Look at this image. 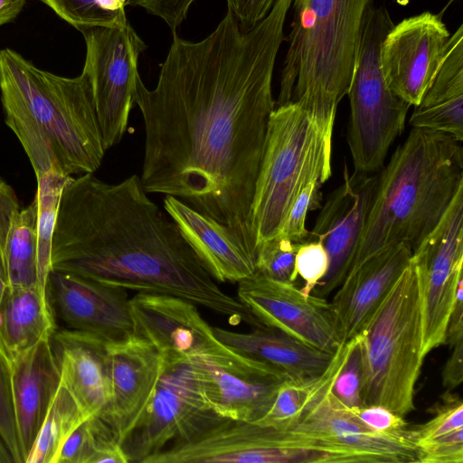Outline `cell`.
Returning a JSON list of instances; mask_svg holds the SVG:
<instances>
[{"label": "cell", "mask_w": 463, "mask_h": 463, "mask_svg": "<svg viewBox=\"0 0 463 463\" xmlns=\"http://www.w3.org/2000/svg\"><path fill=\"white\" fill-rule=\"evenodd\" d=\"M52 342L60 365L61 383L88 417L100 415L110 399L108 343L66 328H56Z\"/></svg>", "instance_id": "cb8c5ba5"}, {"label": "cell", "mask_w": 463, "mask_h": 463, "mask_svg": "<svg viewBox=\"0 0 463 463\" xmlns=\"http://www.w3.org/2000/svg\"><path fill=\"white\" fill-rule=\"evenodd\" d=\"M309 451L289 446L277 429L219 414L169 444L147 463H311Z\"/></svg>", "instance_id": "4fadbf2b"}, {"label": "cell", "mask_w": 463, "mask_h": 463, "mask_svg": "<svg viewBox=\"0 0 463 463\" xmlns=\"http://www.w3.org/2000/svg\"><path fill=\"white\" fill-rule=\"evenodd\" d=\"M411 441L421 463L463 462V402L449 394L435 416L415 430Z\"/></svg>", "instance_id": "83f0119b"}, {"label": "cell", "mask_w": 463, "mask_h": 463, "mask_svg": "<svg viewBox=\"0 0 463 463\" xmlns=\"http://www.w3.org/2000/svg\"><path fill=\"white\" fill-rule=\"evenodd\" d=\"M69 177L55 169L36 176L38 278L39 284L44 290L51 271L52 241L60 198Z\"/></svg>", "instance_id": "4dcf8cb0"}, {"label": "cell", "mask_w": 463, "mask_h": 463, "mask_svg": "<svg viewBox=\"0 0 463 463\" xmlns=\"http://www.w3.org/2000/svg\"><path fill=\"white\" fill-rule=\"evenodd\" d=\"M410 117L412 128L449 134L463 140V25L448 42L444 59Z\"/></svg>", "instance_id": "484cf974"}, {"label": "cell", "mask_w": 463, "mask_h": 463, "mask_svg": "<svg viewBox=\"0 0 463 463\" xmlns=\"http://www.w3.org/2000/svg\"><path fill=\"white\" fill-rule=\"evenodd\" d=\"M47 297L54 315L66 329L117 344L135 335L128 292L80 275L50 271Z\"/></svg>", "instance_id": "e0dca14e"}, {"label": "cell", "mask_w": 463, "mask_h": 463, "mask_svg": "<svg viewBox=\"0 0 463 463\" xmlns=\"http://www.w3.org/2000/svg\"><path fill=\"white\" fill-rule=\"evenodd\" d=\"M412 250L405 244L386 247L349 269L331 305L342 343L359 335L403 270Z\"/></svg>", "instance_id": "44dd1931"}, {"label": "cell", "mask_w": 463, "mask_h": 463, "mask_svg": "<svg viewBox=\"0 0 463 463\" xmlns=\"http://www.w3.org/2000/svg\"><path fill=\"white\" fill-rule=\"evenodd\" d=\"M56 328L45 290L8 286L0 307V346L10 361L52 337Z\"/></svg>", "instance_id": "4316f807"}, {"label": "cell", "mask_w": 463, "mask_h": 463, "mask_svg": "<svg viewBox=\"0 0 463 463\" xmlns=\"http://www.w3.org/2000/svg\"><path fill=\"white\" fill-rule=\"evenodd\" d=\"M0 463H14L1 437H0Z\"/></svg>", "instance_id": "681fc988"}, {"label": "cell", "mask_w": 463, "mask_h": 463, "mask_svg": "<svg viewBox=\"0 0 463 463\" xmlns=\"http://www.w3.org/2000/svg\"><path fill=\"white\" fill-rule=\"evenodd\" d=\"M373 5V0H292L275 108L296 102L333 136L336 109L347 95Z\"/></svg>", "instance_id": "5b68a950"}, {"label": "cell", "mask_w": 463, "mask_h": 463, "mask_svg": "<svg viewBox=\"0 0 463 463\" xmlns=\"http://www.w3.org/2000/svg\"><path fill=\"white\" fill-rule=\"evenodd\" d=\"M5 121L23 146L35 175L55 169L90 174L105 156L87 75L67 78L36 67L17 52L0 50Z\"/></svg>", "instance_id": "3957f363"}, {"label": "cell", "mask_w": 463, "mask_h": 463, "mask_svg": "<svg viewBox=\"0 0 463 463\" xmlns=\"http://www.w3.org/2000/svg\"><path fill=\"white\" fill-rule=\"evenodd\" d=\"M10 366L15 427L21 456L25 463L61 384V370L52 337L13 358Z\"/></svg>", "instance_id": "7402d4cb"}, {"label": "cell", "mask_w": 463, "mask_h": 463, "mask_svg": "<svg viewBox=\"0 0 463 463\" xmlns=\"http://www.w3.org/2000/svg\"><path fill=\"white\" fill-rule=\"evenodd\" d=\"M460 143L443 132L411 128L378 172L372 205L350 268L392 245L402 243L413 251L436 227L463 187Z\"/></svg>", "instance_id": "277c9868"}, {"label": "cell", "mask_w": 463, "mask_h": 463, "mask_svg": "<svg viewBox=\"0 0 463 463\" xmlns=\"http://www.w3.org/2000/svg\"><path fill=\"white\" fill-rule=\"evenodd\" d=\"M213 329L217 339L231 350L273 366L297 383L320 377L335 355L264 325L246 333L217 326Z\"/></svg>", "instance_id": "d4e9b609"}, {"label": "cell", "mask_w": 463, "mask_h": 463, "mask_svg": "<svg viewBox=\"0 0 463 463\" xmlns=\"http://www.w3.org/2000/svg\"><path fill=\"white\" fill-rule=\"evenodd\" d=\"M315 380L297 383L284 381L278 389L268 412L256 423L277 430H285L304 406Z\"/></svg>", "instance_id": "836d02e7"}, {"label": "cell", "mask_w": 463, "mask_h": 463, "mask_svg": "<svg viewBox=\"0 0 463 463\" xmlns=\"http://www.w3.org/2000/svg\"><path fill=\"white\" fill-rule=\"evenodd\" d=\"M20 205L14 189L0 177V276L7 282L5 248L14 215Z\"/></svg>", "instance_id": "b9f144b4"}, {"label": "cell", "mask_w": 463, "mask_h": 463, "mask_svg": "<svg viewBox=\"0 0 463 463\" xmlns=\"http://www.w3.org/2000/svg\"><path fill=\"white\" fill-rule=\"evenodd\" d=\"M349 409L361 423L373 431L401 435L409 430L404 418L385 407L367 405Z\"/></svg>", "instance_id": "ab89813d"}, {"label": "cell", "mask_w": 463, "mask_h": 463, "mask_svg": "<svg viewBox=\"0 0 463 463\" xmlns=\"http://www.w3.org/2000/svg\"><path fill=\"white\" fill-rule=\"evenodd\" d=\"M393 24L384 6L373 5L369 9L347 92V143L354 171L363 174L382 169L391 145L404 129L411 106L389 89L381 68L380 46Z\"/></svg>", "instance_id": "ba28073f"}, {"label": "cell", "mask_w": 463, "mask_h": 463, "mask_svg": "<svg viewBox=\"0 0 463 463\" xmlns=\"http://www.w3.org/2000/svg\"><path fill=\"white\" fill-rule=\"evenodd\" d=\"M80 33L86 46L82 72L91 85L104 147L108 150L126 133L140 77L137 61L146 45L129 22L112 27H91Z\"/></svg>", "instance_id": "30bf717a"}, {"label": "cell", "mask_w": 463, "mask_h": 463, "mask_svg": "<svg viewBox=\"0 0 463 463\" xmlns=\"http://www.w3.org/2000/svg\"><path fill=\"white\" fill-rule=\"evenodd\" d=\"M131 0H98L99 7L109 13H120L125 11L126 5Z\"/></svg>", "instance_id": "c3c4849f"}, {"label": "cell", "mask_w": 463, "mask_h": 463, "mask_svg": "<svg viewBox=\"0 0 463 463\" xmlns=\"http://www.w3.org/2000/svg\"><path fill=\"white\" fill-rule=\"evenodd\" d=\"M202 395L217 414L257 422L271 407L288 377L273 366L226 347L190 361Z\"/></svg>", "instance_id": "5bb4252c"}, {"label": "cell", "mask_w": 463, "mask_h": 463, "mask_svg": "<svg viewBox=\"0 0 463 463\" xmlns=\"http://www.w3.org/2000/svg\"><path fill=\"white\" fill-rule=\"evenodd\" d=\"M453 1H455V0H449V3L453 2Z\"/></svg>", "instance_id": "816d5d0a"}, {"label": "cell", "mask_w": 463, "mask_h": 463, "mask_svg": "<svg viewBox=\"0 0 463 463\" xmlns=\"http://www.w3.org/2000/svg\"><path fill=\"white\" fill-rule=\"evenodd\" d=\"M242 30H249L260 22L277 0H225Z\"/></svg>", "instance_id": "ee69618b"}, {"label": "cell", "mask_w": 463, "mask_h": 463, "mask_svg": "<svg viewBox=\"0 0 463 463\" xmlns=\"http://www.w3.org/2000/svg\"><path fill=\"white\" fill-rule=\"evenodd\" d=\"M292 0L242 30L231 11L199 42L173 33L156 87L139 77L145 125L140 177L223 224L257 261L251 206L275 109L272 79Z\"/></svg>", "instance_id": "6da1fadb"}, {"label": "cell", "mask_w": 463, "mask_h": 463, "mask_svg": "<svg viewBox=\"0 0 463 463\" xmlns=\"http://www.w3.org/2000/svg\"><path fill=\"white\" fill-rule=\"evenodd\" d=\"M36 222L37 203L34 198L30 205L14 215L6 240L5 263L10 287L41 288Z\"/></svg>", "instance_id": "f1b7e54d"}, {"label": "cell", "mask_w": 463, "mask_h": 463, "mask_svg": "<svg viewBox=\"0 0 463 463\" xmlns=\"http://www.w3.org/2000/svg\"><path fill=\"white\" fill-rule=\"evenodd\" d=\"M360 335L343 343L326 371L312 383L307 401L288 430L314 440L340 463L419 462V451L405 434L373 431L361 423L332 392L335 379Z\"/></svg>", "instance_id": "9c48e42d"}, {"label": "cell", "mask_w": 463, "mask_h": 463, "mask_svg": "<svg viewBox=\"0 0 463 463\" xmlns=\"http://www.w3.org/2000/svg\"><path fill=\"white\" fill-rule=\"evenodd\" d=\"M298 276L305 282L299 288L305 295L313 289L325 278L329 268L327 252L319 240H307L298 245L295 258Z\"/></svg>", "instance_id": "d590c367"}, {"label": "cell", "mask_w": 463, "mask_h": 463, "mask_svg": "<svg viewBox=\"0 0 463 463\" xmlns=\"http://www.w3.org/2000/svg\"><path fill=\"white\" fill-rule=\"evenodd\" d=\"M8 288L7 282L0 276V307L5 296V293Z\"/></svg>", "instance_id": "f907efd6"}, {"label": "cell", "mask_w": 463, "mask_h": 463, "mask_svg": "<svg viewBox=\"0 0 463 463\" xmlns=\"http://www.w3.org/2000/svg\"><path fill=\"white\" fill-rule=\"evenodd\" d=\"M463 340V280L458 283L455 302L449 315L445 344L450 346Z\"/></svg>", "instance_id": "bcb514c9"}, {"label": "cell", "mask_w": 463, "mask_h": 463, "mask_svg": "<svg viewBox=\"0 0 463 463\" xmlns=\"http://www.w3.org/2000/svg\"><path fill=\"white\" fill-rule=\"evenodd\" d=\"M164 208L216 281L238 283L255 273L256 260L223 224L171 195Z\"/></svg>", "instance_id": "603a6c76"}, {"label": "cell", "mask_w": 463, "mask_h": 463, "mask_svg": "<svg viewBox=\"0 0 463 463\" xmlns=\"http://www.w3.org/2000/svg\"><path fill=\"white\" fill-rule=\"evenodd\" d=\"M332 138L298 103L274 109L251 206L257 246L279 233L307 183L330 177Z\"/></svg>", "instance_id": "52a82bcc"}, {"label": "cell", "mask_w": 463, "mask_h": 463, "mask_svg": "<svg viewBox=\"0 0 463 463\" xmlns=\"http://www.w3.org/2000/svg\"><path fill=\"white\" fill-rule=\"evenodd\" d=\"M0 437L14 463H24L20 452L11 392L10 360L0 346Z\"/></svg>", "instance_id": "e575fe53"}, {"label": "cell", "mask_w": 463, "mask_h": 463, "mask_svg": "<svg viewBox=\"0 0 463 463\" xmlns=\"http://www.w3.org/2000/svg\"><path fill=\"white\" fill-rule=\"evenodd\" d=\"M194 0H131L129 5L139 6L162 19L172 33L185 20Z\"/></svg>", "instance_id": "60d3db41"}, {"label": "cell", "mask_w": 463, "mask_h": 463, "mask_svg": "<svg viewBox=\"0 0 463 463\" xmlns=\"http://www.w3.org/2000/svg\"><path fill=\"white\" fill-rule=\"evenodd\" d=\"M377 180L378 172L349 174L345 167L343 183L329 194L309 232L307 240H319L329 259L326 275L311 294L326 298L345 279L369 214Z\"/></svg>", "instance_id": "ac0fdd59"}, {"label": "cell", "mask_w": 463, "mask_h": 463, "mask_svg": "<svg viewBox=\"0 0 463 463\" xmlns=\"http://www.w3.org/2000/svg\"><path fill=\"white\" fill-rule=\"evenodd\" d=\"M110 399L99 415L121 444L150 402L163 368V359L146 340L108 344Z\"/></svg>", "instance_id": "ffe728a7"}, {"label": "cell", "mask_w": 463, "mask_h": 463, "mask_svg": "<svg viewBox=\"0 0 463 463\" xmlns=\"http://www.w3.org/2000/svg\"><path fill=\"white\" fill-rule=\"evenodd\" d=\"M214 413L202 395L190 361L163 360L150 402L120 444L128 463H147Z\"/></svg>", "instance_id": "7c38bea8"}, {"label": "cell", "mask_w": 463, "mask_h": 463, "mask_svg": "<svg viewBox=\"0 0 463 463\" xmlns=\"http://www.w3.org/2000/svg\"><path fill=\"white\" fill-rule=\"evenodd\" d=\"M358 343L342 365L332 388L336 398L348 408L362 406V364Z\"/></svg>", "instance_id": "74e56055"}, {"label": "cell", "mask_w": 463, "mask_h": 463, "mask_svg": "<svg viewBox=\"0 0 463 463\" xmlns=\"http://www.w3.org/2000/svg\"><path fill=\"white\" fill-rule=\"evenodd\" d=\"M298 245L281 235L260 243L256 271L278 281L294 283L298 278L295 267Z\"/></svg>", "instance_id": "d6a6232c"}, {"label": "cell", "mask_w": 463, "mask_h": 463, "mask_svg": "<svg viewBox=\"0 0 463 463\" xmlns=\"http://www.w3.org/2000/svg\"><path fill=\"white\" fill-rule=\"evenodd\" d=\"M89 418L68 389L61 383L25 463H56L69 436Z\"/></svg>", "instance_id": "f546056e"}, {"label": "cell", "mask_w": 463, "mask_h": 463, "mask_svg": "<svg viewBox=\"0 0 463 463\" xmlns=\"http://www.w3.org/2000/svg\"><path fill=\"white\" fill-rule=\"evenodd\" d=\"M322 183L314 179L307 183L299 191L291 203L283 226L278 235H281L296 244L308 239L309 232L306 222L307 213L315 206L318 188Z\"/></svg>", "instance_id": "8d00e7d4"}, {"label": "cell", "mask_w": 463, "mask_h": 463, "mask_svg": "<svg viewBox=\"0 0 463 463\" xmlns=\"http://www.w3.org/2000/svg\"><path fill=\"white\" fill-rule=\"evenodd\" d=\"M449 37L441 15L430 11L393 24L380 46L389 89L410 105L418 104L444 59Z\"/></svg>", "instance_id": "2e32d148"}, {"label": "cell", "mask_w": 463, "mask_h": 463, "mask_svg": "<svg viewBox=\"0 0 463 463\" xmlns=\"http://www.w3.org/2000/svg\"><path fill=\"white\" fill-rule=\"evenodd\" d=\"M51 269L136 292L178 297L250 326L257 320L220 288L179 228L132 175L109 184L84 174L62 189Z\"/></svg>", "instance_id": "7a4b0ae2"}, {"label": "cell", "mask_w": 463, "mask_h": 463, "mask_svg": "<svg viewBox=\"0 0 463 463\" xmlns=\"http://www.w3.org/2000/svg\"><path fill=\"white\" fill-rule=\"evenodd\" d=\"M451 347V354L441 373L442 384L448 391L455 389L463 381V340L458 341Z\"/></svg>", "instance_id": "f6af8a7d"}, {"label": "cell", "mask_w": 463, "mask_h": 463, "mask_svg": "<svg viewBox=\"0 0 463 463\" xmlns=\"http://www.w3.org/2000/svg\"><path fill=\"white\" fill-rule=\"evenodd\" d=\"M27 0H0V26L14 20Z\"/></svg>", "instance_id": "7dc6e473"}, {"label": "cell", "mask_w": 463, "mask_h": 463, "mask_svg": "<svg viewBox=\"0 0 463 463\" xmlns=\"http://www.w3.org/2000/svg\"><path fill=\"white\" fill-rule=\"evenodd\" d=\"M421 342L420 293L411 260L360 334L362 406H383L402 417L414 410Z\"/></svg>", "instance_id": "8992f818"}, {"label": "cell", "mask_w": 463, "mask_h": 463, "mask_svg": "<svg viewBox=\"0 0 463 463\" xmlns=\"http://www.w3.org/2000/svg\"><path fill=\"white\" fill-rule=\"evenodd\" d=\"M129 304L135 335L152 345L163 360L191 361L227 347L217 339L198 306L186 299L137 292Z\"/></svg>", "instance_id": "d6986e66"}, {"label": "cell", "mask_w": 463, "mask_h": 463, "mask_svg": "<svg viewBox=\"0 0 463 463\" xmlns=\"http://www.w3.org/2000/svg\"><path fill=\"white\" fill-rule=\"evenodd\" d=\"M88 422L92 446L90 463H128L120 443L107 422L99 416L90 417Z\"/></svg>", "instance_id": "f35d334b"}, {"label": "cell", "mask_w": 463, "mask_h": 463, "mask_svg": "<svg viewBox=\"0 0 463 463\" xmlns=\"http://www.w3.org/2000/svg\"><path fill=\"white\" fill-rule=\"evenodd\" d=\"M58 16L78 31L97 27L123 25L128 22L126 11L109 13L102 10L98 0H41Z\"/></svg>", "instance_id": "1f68e13d"}, {"label": "cell", "mask_w": 463, "mask_h": 463, "mask_svg": "<svg viewBox=\"0 0 463 463\" xmlns=\"http://www.w3.org/2000/svg\"><path fill=\"white\" fill-rule=\"evenodd\" d=\"M237 298L260 324L319 350L335 354L343 344L331 303L294 283L255 271L238 282Z\"/></svg>", "instance_id": "9a60e30c"}, {"label": "cell", "mask_w": 463, "mask_h": 463, "mask_svg": "<svg viewBox=\"0 0 463 463\" xmlns=\"http://www.w3.org/2000/svg\"><path fill=\"white\" fill-rule=\"evenodd\" d=\"M420 300L421 354L445 344L458 283L463 280V187L436 227L412 251Z\"/></svg>", "instance_id": "8fae6325"}, {"label": "cell", "mask_w": 463, "mask_h": 463, "mask_svg": "<svg viewBox=\"0 0 463 463\" xmlns=\"http://www.w3.org/2000/svg\"><path fill=\"white\" fill-rule=\"evenodd\" d=\"M92 454L88 419L69 436L56 463H90Z\"/></svg>", "instance_id": "7bdbcfd3"}]
</instances>
